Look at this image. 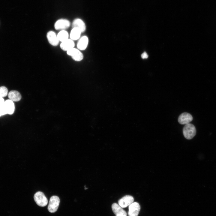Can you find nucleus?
Listing matches in <instances>:
<instances>
[{
    "label": "nucleus",
    "instance_id": "f257e3e1",
    "mask_svg": "<svg viewBox=\"0 0 216 216\" xmlns=\"http://www.w3.org/2000/svg\"><path fill=\"white\" fill-rule=\"evenodd\" d=\"M183 135L186 139H191L195 135L196 129L194 126L190 123L185 124L183 129Z\"/></svg>",
    "mask_w": 216,
    "mask_h": 216
},
{
    "label": "nucleus",
    "instance_id": "f03ea898",
    "mask_svg": "<svg viewBox=\"0 0 216 216\" xmlns=\"http://www.w3.org/2000/svg\"><path fill=\"white\" fill-rule=\"evenodd\" d=\"M34 198L35 202L39 206L44 207L47 204V199L42 192L38 191L36 193L34 194Z\"/></svg>",
    "mask_w": 216,
    "mask_h": 216
},
{
    "label": "nucleus",
    "instance_id": "7ed1b4c3",
    "mask_svg": "<svg viewBox=\"0 0 216 216\" xmlns=\"http://www.w3.org/2000/svg\"><path fill=\"white\" fill-rule=\"evenodd\" d=\"M60 200L59 198L56 196H52L50 200L48 207V209L51 213H54L58 209L59 206Z\"/></svg>",
    "mask_w": 216,
    "mask_h": 216
},
{
    "label": "nucleus",
    "instance_id": "20e7f679",
    "mask_svg": "<svg viewBox=\"0 0 216 216\" xmlns=\"http://www.w3.org/2000/svg\"><path fill=\"white\" fill-rule=\"evenodd\" d=\"M67 54L71 56L72 59L75 61L79 62L82 60L83 55L79 50L73 48L67 51Z\"/></svg>",
    "mask_w": 216,
    "mask_h": 216
},
{
    "label": "nucleus",
    "instance_id": "39448f33",
    "mask_svg": "<svg viewBox=\"0 0 216 216\" xmlns=\"http://www.w3.org/2000/svg\"><path fill=\"white\" fill-rule=\"evenodd\" d=\"M70 22L67 20L60 19L58 20L54 24L55 28L57 30H64L70 26Z\"/></svg>",
    "mask_w": 216,
    "mask_h": 216
},
{
    "label": "nucleus",
    "instance_id": "423d86ee",
    "mask_svg": "<svg viewBox=\"0 0 216 216\" xmlns=\"http://www.w3.org/2000/svg\"><path fill=\"white\" fill-rule=\"evenodd\" d=\"M134 198L130 195H126L119 200L118 204L122 208L126 207L133 202Z\"/></svg>",
    "mask_w": 216,
    "mask_h": 216
},
{
    "label": "nucleus",
    "instance_id": "0eeeda50",
    "mask_svg": "<svg viewBox=\"0 0 216 216\" xmlns=\"http://www.w3.org/2000/svg\"><path fill=\"white\" fill-rule=\"evenodd\" d=\"M140 209V206L138 202H133L129 206L128 216H138Z\"/></svg>",
    "mask_w": 216,
    "mask_h": 216
},
{
    "label": "nucleus",
    "instance_id": "6e6552de",
    "mask_svg": "<svg viewBox=\"0 0 216 216\" xmlns=\"http://www.w3.org/2000/svg\"><path fill=\"white\" fill-rule=\"evenodd\" d=\"M193 117L190 113L183 112L179 116L178 121L181 124H186L190 123L193 120Z\"/></svg>",
    "mask_w": 216,
    "mask_h": 216
},
{
    "label": "nucleus",
    "instance_id": "1a4fd4ad",
    "mask_svg": "<svg viewBox=\"0 0 216 216\" xmlns=\"http://www.w3.org/2000/svg\"><path fill=\"white\" fill-rule=\"evenodd\" d=\"M46 37L49 42L52 45L56 46L58 45L59 41L54 32H48L46 34Z\"/></svg>",
    "mask_w": 216,
    "mask_h": 216
},
{
    "label": "nucleus",
    "instance_id": "9d476101",
    "mask_svg": "<svg viewBox=\"0 0 216 216\" xmlns=\"http://www.w3.org/2000/svg\"><path fill=\"white\" fill-rule=\"evenodd\" d=\"M112 209L116 216H127V213L121 206L116 203H113Z\"/></svg>",
    "mask_w": 216,
    "mask_h": 216
},
{
    "label": "nucleus",
    "instance_id": "9b49d317",
    "mask_svg": "<svg viewBox=\"0 0 216 216\" xmlns=\"http://www.w3.org/2000/svg\"><path fill=\"white\" fill-rule=\"evenodd\" d=\"M73 28H76L79 29L81 33L84 32L86 29V26L84 22L81 19L77 18L75 19L72 24Z\"/></svg>",
    "mask_w": 216,
    "mask_h": 216
},
{
    "label": "nucleus",
    "instance_id": "f8f14e48",
    "mask_svg": "<svg viewBox=\"0 0 216 216\" xmlns=\"http://www.w3.org/2000/svg\"><path fill=\"white\" fill-rule=\"evenodd\" d=\"M4 107L7 114H13L15 110V106L13 101L9 99L5 101Z\"/></svg>",
    "mask_w": 216,
    "mask_h": 216
},
{
    "label": "nucleus",
    "instance_id": "ddd939ff",
    "mask_svg": "<svg viewBox=\"0 0 216 216\" xmlns=\"http://www.w3.org/2000/svg\"><path fill=\"white\" fill-rule=\"evenodd\" d=\"M75 44L73 40L71 39L62 42L60 45L61 48L64 51H68L74 48Z\"/></svg>",
    "mask_w": 216,
    "mask_h": 216
},
{
    "label": "nucleus",
    "instance_id": "4468645a",
    "mask_svg": "<svg viewBox=\"0 0 216 216\" xmlns=\"http://www.w3.org/2000/svg\"><path fill=\"white\" fill-rule=\"evenodd\" d=\"M88 43V38L86 36L81 37L79 40L77 44L78 49L81 50H85L87 48Z\"/></svg>",
    "mask_w": 216,
    "mask_h": 216
},
{
    "label": "nucleus",
    "instance_id": "2eb2a0df",
    "mask_svg": "<svg viewBox=\"0 0 216 216\" xmlns=\"http://www.w3.org/2000/svg\"><path fill=\"white\" fill-rule=\"evenodd\" d=\"M8 96L10 100L13 101H18L21 98V95L20 93L16 90L10 91L8 94Z\"/></svg>",
    "mask_w": 216,
    "mask_h": 216
},
{
    "label": "nucleus",
    "instance_id": "dca6fc26",
    "mask_svg": "<svg viewBox=\"0 0 216 216\" xmlns=\"http://www.w3.org/2000/svg\"><path fill=\"white\" fill-rule=\"evenodd\" d=\"M81 33V32L79 29L76 28H73L70 34V39L73 40H78L80 38Z\"/></svg>",
    "mask_w": 216,
    "mask_h": 216
},
{
    "label": "nucleus",
    "instance_id": "f3484780",
    "mask_svg": "<svg viewBox=\"0 0 216 216\" xmlns=\"http://www.w3.org/2000/svg\"><path fill=\"white\" fill-rule=\"evenodd\" d=\"M68 32L65 30L61 31L57 35L59 40L62 42L68 40Z\"/></svg>",
    "mask_w": 216,
    "mask_h": 216
},
{
    "label": "nucleus",
    "instance_id": "a211bd4d",
    "mask_svg": "<svg viewBox=\"0 0 216 216\" xmlns=\"http://www.w3.org/2000/svg\"><path fill=\"white\" fill-rule=\"evenodd\" d=\"M8 89L5 86H2L0 87V96L3 98L8 95Z\"/></svg>",
    "mask_w": 216,
    "mask_h": 216
},
{
    "label": "nucleus",
    "instance_id": "6ab92c4d",
    "mask_svg": "<svg viewBox=\"0 0 216 216\" xmlns=\"http://www.w3.org/2000/svg\"><path fill=\"white\" fill-rule=\"evenodd\" d=\"M5 101L2 97L0 96V109L3 107Z\"/></svg>",
    "mask_w": 216,
    "mask_h": 216
},
{
    "label": "nucleus",
    "instance_id": "aec40b11",
    "mask_svg": "<svg viewBox=\"0 0 216 216\" xmlns=\"http://www.w3.org/2000/svg\"><path fill=\"white\" fill-rule=\"evenodd\" d=\"M141 57L143 59L147 58L148 57V55L146 52H144L142 53L141 55Z\"/></svg>",
    "mask_w": 216,
    "mask_h": 216
}]
</instances>
